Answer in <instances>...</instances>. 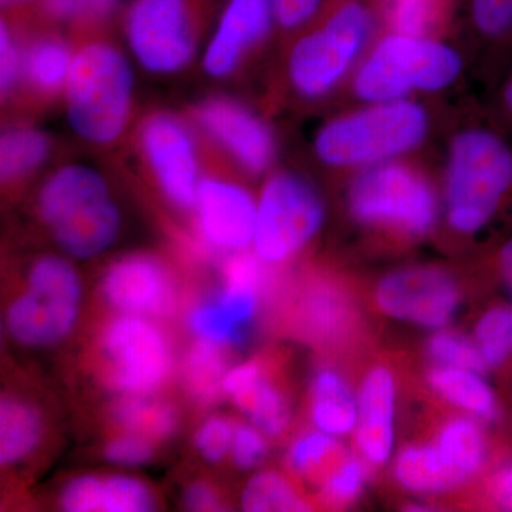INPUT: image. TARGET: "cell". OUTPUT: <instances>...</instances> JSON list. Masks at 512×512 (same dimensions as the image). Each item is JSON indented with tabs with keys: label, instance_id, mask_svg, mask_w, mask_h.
<instances>
[{
	"label": "cell",
	"instance_id": "cell-40",
	"mask_svg": "<svg viewBox=\"0 0 512 512\" xmlns=\"http://www.w3.org/2000/svg\"><path fill=\"white\" fill-rule=\"evenodd\" d=\"M103 476L83 474L63 485L59 504L67 512H101Z\"/></svg>",
	"mask_w": 512,
	"mask_h": 512
},
{
	"label": "cell",
	"instance_id": "cell-11",
	"mask_svg": "<svg viewBox=\"0 0 512 512\" xmlns=\"http://www.w3.org/2000/svg\"><path fill=\"white\" fill-rule=\"evenodd\" d=\"M208 0H133L126 36L138 63L156 74L180 72L197 49L198 22Z\"/></svg>",
	"mask_w": 512,
	"mask_h": 512
},
{
	"label": "cell",
	"instance_id": "cell-17",
	"mask_svg": "<svg viewBox=\"0 0 512 512\" xmlns=\"http://www.w3.org/2000/svg\"><path fill=\"white\" fill-rule=\"evenodd\" d=\"M276 25L271 0H227L204 55V69L222 79Z\"/></svg>",
	"mask_w": 512,
	"mask_h": 512
},
{
	"label": "cell",
	"instance_id": "cell-9",
	"mask_svg": "<svg viewBox=\"0 0 512 512\" xmlns=\"http://www.w3.org/2000/svg\"><path fill=\"white\" fill-rule=\"evenodd\" d=\"M349 208L362 224L412 237L427 234L437 218L436 195L427 181L412 168L394 163L363 171L350 187Z\"/></svg>",
	"mask_w": 512,
	"mask_h": 512
},
{
	"label": "cell",
	"instance_id": "cell-36",
	"mask_svg": "<svg viewBox=\"0 0 512 512\" xmlns=\"http://www.w3.org/2000/svg\"><path fill=\"white\" fill-rule=\"evenodd\" d=\"M366 481V461L363 458H343L323 480L322 494L326 503L345 507L360 497Z\"/></svg>",
	"mask_w": 512,
	"mask_h": 512
},
{
	"label": "cell",
	"instance_id": "cell-38",
	"mask_svg": "<svg viewBox=\"0 0 512 512\" xmlns=\"http://www.w3.org/2000/svg\"><path fill=\"white\" fill-rule=\"evenodd\" d=\"M234 421L228 417L215 414L202 421L195 434V446L205 461L218 464L231 454L232 440H234Z\"/></svg>",
	"mask_w": 512,
	"mask_h": 512
},
{
	"label": "cell",
	"instance_id": "cell-30",
	"mask_svg": "<svg viewBox=\"0 0 512 512\" xmlns=\"http://www.w3.org/2000/svg\"><path fill=\"white\" fill-rule=\"evenodd\" d=\"M447 0H380L384 19L393 32L427 36L439 25Z\"/></svg>",
	"mask_w": 512,
	"mask_h": 512
},
{
	"label": "cell",
	"instance_id": "cell-20",
	"mask_svg": "<svg viewBox=\"0 0 512 512\" xmlns=\"http://www.w3.org/2000/svg\"><path fill=\"white\" fill-rule=\"evenodd\" d=\"M45 417L25 397L5 394L0 402V464L13 467L28 460L45 437Z\"/></svg>",
	"mask_w": 512,
	"mask_h": 512
},
{
	"label": "cell",
	"instance_id": "cell-12",
	"mask_svg": "<svg viewBox=\"0 0 512 512\" xmlns=\"http://www.w3.org/2000/svg\"><path fill=\"white\" fill-rule=\"evenodd\" d=\"M140 144L164 197L180 210H192L202 178L188 127L171 114H154L141 126Z\"/></svg>",
	"mask_w": 512,
	"mask_h": 512
},
{
	"label": "cell",
	"instance_id": "cell-31",
	"mask_svg": "<svg viewBox=\"0 0 512 512\" xmlns=\"http://www.w3.org/2000/svg\"><path fill=\"white\" fill-rule=\"evenodd\" d=\"M342 446L338 437L330 436L318 429L306 431L296 437L289 447L288 464L293 473L305 478L320 477V474L340 460Z\"/></svg>",
	"mask_w": 512,
	"mask_h": 512
},
{
	"label": "cell",
	"instance_id": "cell-23",
	"mask_svg": "<svg viewBox=\"0 0 512 512\" xmlns=\"http://www.w3.org/2000/svg\"><path fill=\"white\" fill-rule=\"evenodd\" d=\"M429 383L444 400L478 420L497 419V397L485 382L483 373L460 367L437 366L431 370Z\"/></svg>",
	"mask_w": 512,
	"mask_h": 512
},
{
	"label": "cell",
	"instance_id": "cell-27",
	"mask_svg": "<svg viewBox=\"0 0 512 512\" xmlns=\"http://www.w3.org/2000/svg\"><path fill=\"white\" fill-rule=\"evenodd\" d=\"M394 477L403 488L416 494H440L457 487L434 444L400 451L394 461Z\"/></svg>",
	"mask_w": 512,
	"mask_h": 512
},
{
	"label": "cell",
	"instance_id": "cell-13",
	"mask_svg": "<svg viewBox=\"0 0 512 512\" xmlns=\"http://www.w3.org/2000/svg\"><path fill=\"white\" fill-rule=\"evenodd\" d=\"M386 315L427 329H443L460 305L454 279L437 268H406L387 275L376 291Z\"/></svg>",
	"mask_w": 512,
	"mask_h": 512
},
{
	"label": "cell",
	"instance_id": "cell-50",
	"mask_svg": "<svg viewBox=\"0 0 512 512\" xmlns=\"http://www.w3.org/2000/svg\"><path fill=\"white\" fill-rule=\"evenodd\" d=\"M503 101L505 109L508 111V116H510L512 120V76L508 79L507 84H505Z\"/></svg>",
	"mask_w": 512,
	"mask_h": 512
},
{
	"label": "cell",
	"instance_id": "cell-4",
	"mask_svg": "<svg viewBox=\"0 0 512 512\" xmlns=\"http://www.w3.org/2000/svg\"><path fill=\"white\" fill-rule=\"evenodd\" d=\"M82 296V279L69 259L40 256L30 265L25 285L6 308V332L23 348L59 345L76 326Z\"/></svg>",
	"mask_w": 512,
	"mask_h": 512
},
{
	"label": "cell",
	"instance_id": "cell-49",
	"mask_svg": "<svg viewBox=\"0 0 512 512\" xmlns=\"http://www.w3.org/2000/svg\"><path fill=\"white\" fill-rule=\"evenodd\" d=\"M40 0H0L2 3V9L13 12V10H22L33 5V3H39Z\"/></svg>",
	"mask_w": 512,
	"mask_h": 512
},
{
	"label": "cell",
	"instance_id": "cell-33",
	"mask_svg": "<svg viewBox=\"0 0 512 512\" xmlns=\"http://www.w3.org/2000/svg\"><path fill=\"white\" fill-rule=\"evenodd\" d=\"M157 507L150 485L127 474L103 477L101 512H148Z\"/></svg>",
	"mask_w": 512,
	"mask_h": 512
},
{
	"label": "cell",
	"instance_id": "cell-8",
	"mask_svg": "<svg viewBox=\"0 0 512 512\" xmlns=\"http://www.w3.org/2000/svg\"><path fill=\"white\" fill-rule=\"evenodd\" d=\"M100 350L104 382L120 397L157 394L173 375V345L156 319L119 313L104 328Z\"/></svg>",
	"mask_w": 512,
	"mask_h": 512
},
{
	"label": "cell",
	"instance_id": "cell-14",
	"mask_svg": "<svg viewBox=\"0 0 512 512\" xmlns=\"http://www.w3.org/2000/svg\"><path fill=\"white\" fill-rule=\"evenodd\" d=\"M100 288L104 301L123 315L164 319L177 309V281L154 255L121 256L104 272Z\"/></svg>",
	"mask_w": 512,
	"mask_h": 512
},
{
	"label": "cell",
	"instance_id": "cell-35",
	"mask_svg": "<svg viewBox=\"0 0 512 512\" xmlns=\"http://www.w3.org/2000/svg\"><path fill=\"white\" fill-rule=\"evenodd\" d=\"M478 348L488 367L503 365L512 356V308L485 313L476 328Z\"/></svg>",
	"mask_w": 512,
	"mask_h": 512
},
{
	"label": "cell",
	"instance_id": "cell-25",
	"mask_svg": "<svg viewBox=\"0 0 512 512\" xmlns=\"http://www.w3.org/2000/svg\"><path fill=\"white\" fill-rule=\"evenodd\" d=\"M225 349L201 339L188 349L181 372L185 392L195 403L210 406L224 396V379L229 370Z\"/></svg>",
	"mask_w": 512,
	"mask_h": 512
},
{
	"label": "cell",
	"instance_id": "cell-45",
	"mask_svg": "<svg viewBox=\"0 0 512 512\" xmlns=\"http://www.w3.org/2000/svg\"><path fill=\"white\" fill-rule=\"evenodd\" d=\"M326 0H271L276 25L292 30L308 25L325 8Z\"/></svg>",
	"mask_w": 512,
	"mask_h": 512
},
{
	"label": "cell",
	"instance_id": "cell-10",
	"mask_svg": "<svg viewBox=\"0 0 512 512\" xmlns=\"http://www.w3.org/2000/svg\"><path fill=\"white\" fill-rule=\"evenodd\" d=\"M325 222V205L311 183L292 173L266 181L256 201L254 252L268 265L288 261Z\"/></svg>",
	"mask_w": 512,
	"mask_h": 512
},
{
	"label": "cell",
	"instance_id": "cell-15",
	"mask_svg": "<svg viewBox=\"0 0 512 512\" xmlns=\"http://www.w3.org/2000/svg\"><path fill=\"white\" fill-rule=\"evenodd\" d=\"M192 210L198 239L208 251L232 255L254 242L256 201L241 185L202 178Z\"/></svg>",
	"mask_w": 512,
	"mask_h": 512
},
{
	"label": "cell",
	"instance_id": "cell-3",
	"mask_svg": "<svg viewBox=\"0 0 512 512\" xmlns=\"http://www.w3.org/2000/svg\"><path fill=\"white\" fill-rule=\"evenodd\" d=\"M512 190V148L493 131L468 130L453 141L447 168V218L463 234L484 228Z\"/></svg>",
	"mask_w": 512,
	"mask_h": 512
},
{
	"label": "cell",
	"instance_id": "cell-22",
	"mask_svg": "<svg viewBox=\"0 0 512 512\" xmlns=\"http://www.w3.org/2000/svg\"><path fill=\"white\" fill-rule=\"evenodd\" d=\"M433 444L457 487L476 476L487 458L484 431L473 416L448 420Z\"/></svg>",
	"mask_w": 512,
	"mask_h": 512
},
{
	"label": "cell",
	"instance_id": "cell-47",
	"mask_svg": "<svg viewBox=\"0 0 512 512\" xmlns=\"http://www.w3.org/2000/svg\"><path fill=\"white\" fill-rule=\"evenodd\" d=\"M491 494L501 510L512 511V461L495 471L491 480Z\"/></svg>",
	"mask_w": 512,
	"mask_h": 512
},
{
	"label": "cell",
	"instance_id": "cell-37",
	"mask_svg": "<svg viewBox=\"0 0 512 512\" xmlns=\"http://www.w3.org/2000/svg\"><path fill=\"white\" fill-rule=\"evenodd\" d=\"M121 0H40V9L50 19L89 26L113 15Z\"/></svg>",
	"mask_w": 512,
	"mask_h": 512
},
{
	"label": "cell",
	"instance_id": "cell-48",
	"mask_svg": "<svg viewBox=\"0 0 512 512\" xmlns=\"http://www.w3.org/2000/svg\"><path fill=\"white\" fill-rule=\"evenodd\" d=\"M500 266L505 284H507L508 289L512 293V239L501 249Z\"/></svg>",
	"mask_w": 512,
	"mask_h": 512
},
{
	"label": "cell",
	"instance_id": "cell-6",
	"mask_svg": "<svg viewBox=\"0 0 512 512\" xmlns=\"http://www.w3.org/2000/svg\"><path fill=\"white\" fill-rule=\"evenodd\" d=\"M461 57L429 36L392 32L360 67L355 89L360 99L402 100L414 90H440L457 79Z\"/></svg>",
	"mask_w": 512,
	"mask_h": 512
},
{
	"label": "cell",
	"instance_id": "cell-24",
	"mask_svg": "<svg viewBox=\"0 0 512 512\" xmlns=\"http://www.w3.org/2000/svg\"><path fill=\"white\" fill-rule=\"evenodd\" d=\"M111 419L121 433L137 434L158 443L170 439L180 426L173 404L148 396H123L111 409Z\"/></svg>",
	"mask_w": 512,
	"mask_h": 512
},
{
	"label": "cell",
	"instance_id": "cell-16",
	"mask_svg": "<svg viewBox=\"0 0 512 512\" xmlns=\"http://www.w3.org/2000/svg\"><path fill=\"white\" fill-rule=\"evenodd\" d=\"M195 119L249 173H262L271 164L275 154L271 131L237 101L211 97L197 106Z\"/></svg>",
	"mask_w": 512,
	"mask_h": 512
},
{
	"label": "cell",
	"instance_id": "cell-42",
	"mask_svg": "<svg viewBox=\"0 0 512 512\" xmlns=\"http://www.w3.org/2000/svg\"><path fill=\"white\" fill-rule=\"evenodd\" d=\"M266 434L254 424H237L232 440L231 457L241 470H252L264 461L268 454Z\"/></svg>",
	"mask_w": 512,
	"mask_h": 512
},
{
	"label": "cell",
	"instance_id": "cell-46",
	"mask_svg": "<svg viewBox=\"0 0 512 512\" xmlns=\"http://www.w3.org/2000/svg\"><path fill=\"white\" fill-rule=\"evenodd\" d=\"M184 507L190 511H221L224 510L222 495L214 485L198 481L188 485L185 490Z\"/></svg>",
	"mask_w": 512,
	"mask_h": 512
},
{
	"label": "cell",
	"instance_id": "cell-41",
	"mask_svg": "<svg viewBox=\"0 0 512 512\" xmlns=\"http://www.w3.org/2000/svg\"><path fill=\"white\" fill-rule=\"evenodd\" d=\"M156 443L137 434L121 433L104 447V458L120 467L146 466L154 458Z\"/></svg>",
	"mask_w": 512,
	"mask_h": 512
},
{
	"label": "cell",
	"instance_id": "cell-1",
	"mask_svg": "<svg viewBox=\"0 0 512 512\" xmlns=\"http://www.w3.org/2000/svg\"><path fill=\"white\" fill-rule=\"evenodd\" d=\"M37 214L67 255L90 259L119 238L121 214L103 175L86 165L59 168L37 195Z\"/></svg>",
	"mask_w": 512,
	"mask_h": 512
},
{
	"label": "cell",
	"instance_id": "cell-34",
	"mask_svg": "<svg viewBox=\"0 0 512 512\" xmlns=\"http://www.w3.org/2000/svg\"><path fill=\"white\" fill-rule=\"evenodd\" d=\"M429 356L437 366L460 367L484 373L488 369L476 340L453 330H437L427 345Z\"/></svg>",
	"mask_w": 512,
	"mask_h": 512
},
{
	"label": "cell",
	"instance_id": "cell-7",
	"mask_svg": "<svg viewBox=\"0 0 512 512\" xmlns=\"http://www.w3.org/2000/svg\"><path fill=\"white\" fill-rule=\"evenodd\" d=\"M375 28V10L367 0H338L319 26L296 42L289 77L302 96L330 92L348 72Z\"/></svg>",
	"mask_w": 512,
	"mask_h": 512
},
{
	"label": "cell",
	"instance_id": "cell-21",
	"mask_svg": "<svg viewBox=\"0 0 512 512\" xmlns=\"http://www.w3.org/2000/svg\"><path fill=\"white\" fill-rule=\"evenodd\" d=\"M311 419L315 429L345 437L357 426V396L336 370L320 369L312 380Z\"/></svg>",
	"mask_w": 512,
	"mask_h": 512
},
{
	"label": "cell",
	"instance_id": "cell-18",
	"mask_svg": "<svg viewBox=\"0 0 512 512\" xmlns=\"http://www.w3.org/2000/svg\"><path fill=\"white\" fill-rule=\"evenodd\" d=\"M396 382L386 367L367 373L357 394L356 444L370 466H383L394 447Z\"/></svg>",
	"mask_w": 512,
	"mask_h": 512
},
{
	"label": "cell",
	"instance_id": "cell-26",
	"mask_svg": "<svg viewBox=\"0 0 512 512\" xmlns=\"http://www.w3.org/2000/svg\"><path fill=\"white\" fill-rule=\"evenodd\" d=\"M73 57L69 46L60 37H39L23 53V76L39 93L59 92L66 87Z\"/></svg>",
	"mask_w": 512,
	"mask_h": 512
},
{
	"label": "cell",
	"instance_id": "cell-5",
	"mask_svg": "<svg viewBox=\"0 0 512 512\" xmlns=\"http://www.w3.org/2000/svg\"><path fill=\"white\" fill-rule=\"evenodd\" d=\"M429 121L419 104L383 101L332 121L319 131L315 151L336 167L379 164L421 143Z\"/></svg>",
	"mask_w": 512,
	"mask_h": 512
},
{
	"label": "cell",
	"instance_id": "cell-28",
	"mask_svg": "<svg viewBox=\"0 0 512 512\" xmlns=\"http://www.w3.org/2000/svg\"><path fill=\"white\" fill-rule=\"evenodd\" d=\"M50 153V138L35 127L8 128L0 138V175L15 183L35 173Z\"/></svg>",
	"mask_w": 512,
	"mask_h": 512
},
{
	"label": "cell",
	"instance_id": "cell-43",
	"mask_svg": "<svg viewBox=\"0 0 512 512\" xmlns=\"http://www.w3.org/2000/svg\"><path fill=\"white\" fill-rule=\"evenodd\" d=\"M23 74V53L18 39L8 22L2 20L0 26V87L3 96H9L18 86Z\"/></svg>",
	"mask_w": 512,
	"mask_h": 512
},
{
	"label": "cell",
	"instance_id": "cell-19",
	"mask_svg": "<svg viewBox=\"0 0 512 512\" xmlns=\"http://www.w3.org/2000/svg\"><path fill=\"white\" fill-rule=\"evenodd\" d=\"M224 396L268 437H278L288 429L291 406L285 394L266 375L258 360L231 367L224 379Z\"/></svg>",
	"mask_w": 512,
	"mask_h": 512
},
{
	"label": "cell",
	"instance_id": "cell-2",
	"mask_svg": "<svg viewBox=\"0 0 512 512\" xmlns=\"http://www.w3.org/2000/svg\"><path fill=\"white\" fill-rule=\"evenodd\" d=\"M67 117L87 143H113L133 106L134 76L127 57L107 42L84 45L73 57L66 87Z\"/></svg>",
	"mask_w": 512,
	"mask_h": 512
},
{
	"label": "cell",
	"instance_id": "cell-29",
	"mask_svg": "<svg viewBox=\"0 0 512 512\" xmlns=\"http://www.w3.org/2000/svg\"><path fill=\"white\" fill-rule=\"evenodd\" d=\"M241 505L249 512L309 511L305 498L284 476L275 471L255 474L245 485Z\"/></svg>",
	"mask_w": 512,
	"mask_h": 512
},
{
	"label": "cell",
	"instance_id": "cell-44",
	"mask_svg": "<svg viewBox=\"0 0 512 512\" xmlns=\"http://www.w3.org/2000/svg\"><path fill=\"white\" fill-rule=\"evenodd\" d=\"M345 306L338 296L330 292H318L309 298L306 306V319L309 326L319 333L333 332L338 329L340 320L345 318Z\"/></svg>",
	"mask_w": 512,
	"mask_h": 512
},
{
	"label": "cell",
	"instance_id": "cell-39",
	"mask_svg": "<svg viewBox=\"0 0 512 512\" xmlns=\"http://www.w3.org/2000/svg\"><path fill=\"white\" fill-rule=\"evenodd\" d=\"M474 28L488 39L512 35V0H470Z\"/></svg>",
	"mask_w": 512,
	"mask_h": 512
},
{
	"label": "cell",
	"instance_id": "cell-32",
	"mask_svg": "<svg viewBox=\"0 0 512 512\" xmlns=\"http://www.w3.org/2000/svg\"><path fill=\"white\" fill-rule=\"evenodd\" d=\"M187 325L195 338L207 340L224 348L237 346L245 338V329L224 311L215 296L192 306L188 313Z\"/></svg>",
	"mask_w": 512,
	"mask_h": 512
}]
</instances>
